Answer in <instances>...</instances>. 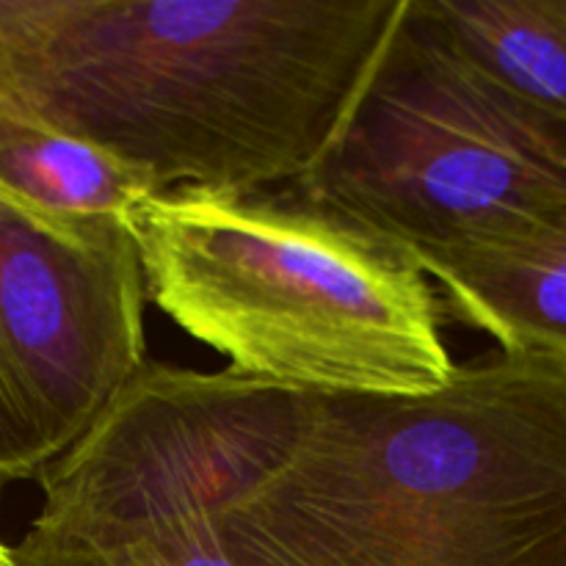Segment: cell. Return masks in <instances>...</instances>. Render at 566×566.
<instances>
[{
  "instance_id": "1",
  "label": "cell",
  "mask_w": 566,
  "mask_h": 566,
  "mask_svg": "<svg viewBox=\"0 0 566 566\" xmlns=\"http://www.w3.org/2000/svg\"><path fill=\"white\" fill-rule=\"evenodd\" d=\"M403 0H0V105L160 191H282L335 138Z\"/></svg>"
},
{
  "instance_id": "2",
  "label": "cell",
  "mask_w": 566,
  "mask_h": 566,
  "mask_svg": "<svg viewBox=\"0 0 566 566\" xmlns=\"http://www.w3.org/2000/svg\"><path fill=\"white\" fill-rule=\"evenodd\" d=\"M235 566H566V370L495 354L431 396H304L219 523Z\"/></svg>"
},
{
  "instance_id": "3",
  "label": "cell",
  "mask_w": 566,
  "mask_h": 566,
  "mask_svg": "<svg viewBox=\"0 0 566 566\" xmlns=\"http://www.w3.org/2000/svg\"><path fill=\"white\" fill-rule=\"evenodd\" d=\"M147 298L227 368L321 396H431L457 363L403 247L282 191L171 188L130 216Z\"/></svg>"
},
{
  "instance_id": "4",
  "label": "cell",
  "mask_w": 566,
  "mask_h": 566,
  "mask_svg": "<svg viewBox=\"0 0 566 566\" xmlns=\"http://www.w3.org/2000/svg\"><path fill=\"white\" fill-rule=\"evenodd\" d=\"M304 396L147 359L42 475L20 566H235L221 517L276 468Z\"/></svg>"
},
{
  "instance_id": "5",
  "label": "cell",
  "mask_w": 566,
  "mask_h": 566,
  "mask_svg": "<svg viewBox=\"0 0 566 566\" xmlns=\"http://www.w3.org/2000/svg\"><path fill=\"white\" fill-rule=\"evenodd\" d=\"M418 254L514 235L566 197V130L431 36L409 3L315 169L291 186Z\"/></svg>"
},
{
  "instance_id": "6",
  "label": "cell",
  "mask_w": 566,
  "mask_h": 566,
  "mask_svg": "<svg viewBox=\"0 0 566 566\" xmlns=\"http://www.w3.org/2000/svg\"><path fill=\"white\" fill-rule=\"evenodd\" d=\"M130 227L0 191V484L64 457L147 363Z\"/></svg>"
},
{
  "instance_id": "7",
  "label": "cell",
  "mask_w": 566,
  "mask_h": 566,
  "mask_svg": "<svg viewBox=\"0 0 566 566\" xmlns=\"http://www.w3.org/2000/svg\"><path fill=\"white\" fill-rule=\"evenodd\" d=\"M415 260L453 321L486 332L501 352L566 370V197L501 241Z\"/></svg>"
},
{
  "instance_id": "8",
  "label": "cell",
  "mask_w": 566,
  "mask_h": 566,
  "mask_svg": "<svg viewBox=\"0 0 566 566\" xmlns=\"http://www.w3.org/2000/svg\"><path fill=\"white\" fill-rule=\"evenodd\" d=\"M448 50L566 130V0H407Z\"/></svg>"
},
{
  "instance_id": "9",
  "label": "cell",
  "mask_w": 566,
  "mask_h": 566,
  "mask_svg": "<svg viewBox=\"0 0 566 566\" xmlns=\"http://www.w3.org/2000/svg\"><path fill=\"white\" fill-rule=\"evenodd\" d=\"M0 191L50 216L130 227L133 210L160 186L114 153L0 105Z\"/></svg>"
},
{
  "instance_id": "10",
  "label": "cell",
  "mask_w": 566,
  "mask_h": 566,
  "mask_svg": "<svg viewBox=\"0 0 566 566\" xmlns=\"http://www.w3.org/2000/svg\"><path fill=\"white\" fill-rule=\"evenodd\" d=\"M0 566H20L17 564L14 547H6L3 542H0Z\"/></svg>"
}]
</instances>
